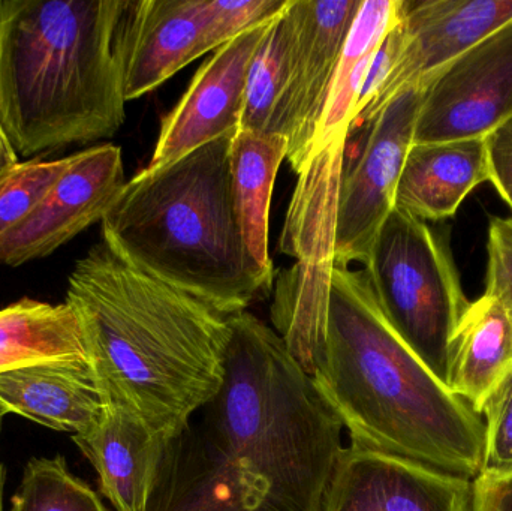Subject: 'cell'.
<instances>
[{
    "mask_svg": "<svg viewBox=\"0 0 512 511\" xmlns=\"http://www.w3.org/2000/svg\"><path fill=\"white\" fill-rule=\"evenodd\" d=\"M9 511H108L99 495L69 471L62 455L30 459Z\"/></svg>",
    "mask_w": 512,
    "mask_h": 511,
    "instance_id": "cell-23",
    "label": "cell"
},
{
    "mask_svg": "<svg viewBox=\"0 0 512 511\" xmlns=\"http://www.w3.org/2000/svg\"><path fill=\"white\" fill-rule=\"evenodd\" d=\"M56 362H90L83 330L68 303L21 299L0 309V374Z\"/></svg>",
    "mask_w": 512,
    "mask_h": 511,
    "instance_id": "cell-21",
    "label": "cell"
},
{
    "mask_svg": "<svg viewBox=\"0 0 512 511\" xmlns=\"http://www.w3.org/2000/svg\"><path fill=\"white\" fill-rule=\"evenodd\" d=\"M511 20L512 0H402V50L358 122L367 125L394 96L409 87L423 86Z\"/></svg>",
    "mask_w": 512,
    "mask_h": 511,
    "instance_id": "cell-11",
    "label": "cell"
},
{
    "mask_svg": "<svg viewBox=\"0 0 512 511\" xmlns=\"http://www.w3.org/2000/svg\"><path fill=\"white\" fill-rule=\"evenodd\" d=\"M68 158L29 159L0 174V240L24 221L59 179Z\"/></svg>",
    "mask_w": 512,
    "mask_h": 511,
    "instance_id": "cell-24",
    "label": "cell"
},
{
    "mask_svg": "<svg viewBox=\"0 0 512 511\" xmlns=\"http://www.w3.org/2000/svg\"><path fill=\"white\" fill-rule=\"evenodd\" d=\"M137 0L0 2V129L17 158L113 137Z\"/></svg>",
    "mask_w": 512,
    "mask_h": 511,
    "instance_id": "cell-3",
    "label": "cell"
},
{
    "mask_svg": "<svg viewBox=\"0 0 512 511\" xmlns=\"http://www.w3.org/2000/svg\"><path fill=\"white\" fill-rule=\"evenodd\" d=\"M65 302L108 404L161 437L182 431L221 389L231 315L129 266L104 240L75 264Z\"/></svg>",
    "mask_w": 512,
    "mask_h": 511,
    "instance_id": "cell-1",
    "label": "cell"
},
{
    "mask_svg": "<svg viewBox=\"0 0 512 511\" xmlns=\"http://www.w3.org/2000/svg\"><path fill=\"white\" fill-rule=\"evenodd\" d=\"M288 0H204L207 50L216 51L237 36L270 23Z\"/></svg>",
    "mask_w": 512,
    "mask_h": 511,
    "instance_id": "cell-25",
    "label": "cell"
},
{
    "mask_svg": "<svg viewBox=\"0 0 512 511\" xmlns=\"http://www.w3.org/2000/svg\"><path fill=\"white\" fill-rule=\"evenodd\" d=\"M363 0H288V75L279 134L288 140L292 171L309 162L331 80Z\"/></svg>",
    "mask_w": 512,
    "mask_h": 511,
    "instance_id": "cell-8",
    "label": "cell"
},
{
    "mask_svg": "<svg viewBox=\"0 0 512 511\" xmlns=\"http://www.w3.org/2000/svg\"><path fill=\"white\" fill-rule=\"evenodd\" d=\"M72 441L95 468L101 494L116 511H146L167 438L129 408L110 404Z\"/></svg>",
    "mask_w": 512,
    "mask_h": 511,
    "instance_id": "cell-14",
    "label": "cell"
},
{
    "mask_svg": "<svg viewBox=\"0 0 512 511\" xmlns=\"http://www.w3.org/2000/svg\"><path fill=\"white\" fill-rule=\"evenodd\" d=\"M489 182L484 138L412 144L400 174L394 209L421 221L456 215L466 197Z\"/></svg>",
    "mask_w": 512,
    "mask_h": 511,
    "instance_id": "cell-17",
    "label": "cell"
},
{
    "mask_svg": "<svg viewBox=\"0 0 512 511\" xmlns=\"http://www.w3.org/2000/svg\"><path fill=\"white\" fill-rule=\"evenodd\" d=\"M471 511H512V471L475 477Z\"/></svg>",
    "mask_w": 512,
    "mask_h": 511,
    "instance_id": "cell-29",
    "label": "cell"
},
{
    "mask_svg": "<svg viewBox=\"0 0 512 511\" xmlns=\"http://www.w3.org/2000/svg\"><path fill=\"white\" fill-rule=\"evenodd\" d=\"M236 134L126 182L102 236L129 266L225 315L246 311L271 282L252 260L237 218L230 149Z\"/></svg>",
    "mask_w": 512,
    "mask_h": 511,
    "instance_id": "cell-4",
    "label": "cell"
},
{
    "mask_svg": "<svg viewBox=\"0 0 512 511\" xmlns=\"http://www.w3.org/2000/svg\"><path fill=\"white\" fill-rule=\"evenodd\" d=\"M512 116V20L423 84L414 144L484 138Z\"/></svg>",
    "mask_w": 512,
    "mask_h": 511,
    "instance_id": "cell-9",
    "label": "cell"
},
{
    "mask_svg": "<svg viewBox=\"0 0 512 511\" xmlns=\"http://www.w3.org/2000/svg\"><path fill=\"white\" fill-rule=\"evenodd\" d=\"M512 366V315L483 296L469 303L457 326L448 389L477 414Z\"/></svg>",
    "mask_w": 512,
    "mask_h": 511,
    "instance_id": "cell-19",
    "label": "cell"
},
{
    "mask_svg": "<svg viewBox=\"0 0 512 511\" xmlns=\"http://www.w3.org/2000/svg\"><path fill=\"white\" fill-rule=\"evenodd\" d=\"M489 182L512 209V116L484 137Z\"/></svg>",
    "mask_w": 512,
    "mask_h": 511,
    "instance_id": "cell-28",
    "label": "cell"
},
{
    "mask_svg": "<svg viewBox=\"0 0 512 511\" xmlns=\"http://www.w3.org/2000/svg\"><path fill=\"white\" fill-rule=\"evenodd\" d=\"M286 153L288 140L283 135L239 129L231 141V182L243 240L259 272L270 282L273 261L268 252V215L277 171Z\"/></svg>",
    "mask_w": 512,
    "mask_h": 511,
    "instance_id": "cell-20",
    "label": "cell"
},
{
    "mask_svg": "<svg viewBox=\"0 0 512 511\" xmlns=\"http://www.w3.org/2000/svg\"><path fill=\"white\" fill-rule=\"evenodd\" d=\"M421 95L423 86L403 90L367 123L360 156L340 180L334 266H366L373 242L394 210L400 174L414 144Z\"/></svg>",
    "mask_w": 512,
    "mask_h": 511,
    "instance_id": "cell-7",
    "label": "cell"
},
{
    "mask_svg": "<svg viewBox=\"0 0 512 511\" xmlns=\"http://www.w3.org/2000/svg\"><path fill=\"white\" fill-rule=\"evenodd\" d=\"M472 480L363 447H343L321 511H471Z\"/></svg>",
    "mask_w": 512,
    "mask_h": 511,
    "instance_id": "cell-12",
    "label": "cell"
},
{
    "mask_svg": "<svg viewBox=\"0 0 512 511\" xmlns=\"http://www.w3.org/2000/svg\"><path fill=\"white\" fill-rule=\"evenodd\" d=\"M6 470L0 464V511H3V492H5Z\"/></svg>",
    "mask_w": 512,
    "mask_h": 511,
    "instance_id": "cell-31",
    "label": "cell"
},
{
    "mask_svg": "<svg viewBox=\"0 0 512 511\" xmlns=\"http://www.w3.org/2000/svg\"><path fill=\"white\" fill-rule=\"evenodd\" d=\"M206 53L204 0H137L126 57V101L152 92Z\"/></svg>",
    "mask_w": 512,
    "mask_h": 511,
    "instance_id": "cell-15",
    "label": "cell"
},
{
    "mask_svg": "<svg viewBox=\"0 0 512 511\" xmlns=\"http://www.w3.org/2000/svg\"><path fill=\"white\" fill-rule=\"evenodd\" d=\"M122 149L89 147L68 164L35 209L0 240V263L20 266L53 254L105 218L125 188Z\"/></svg>",
    "mask_w": 512,
    "mask_h": 511,
    "instance_id": "cell-10",
    "label": "cell"
},
{
    "mask_svg": "<svg viewBox=\"0 0 512 511\" xmlns=\"http://www.w3.org/2000/svg\"><path fill=\"white\" fill-rule=\"evenodd\" d=\"M364 270L391 329L448 387L454 335L469 302L444 243L427 222L394 209Z\"/></svg>",
    "mask_w": 512,
    "mask_h": 511,
    "instance_id": "cell-5",
    "label": "cell"
},
{
    "mask_svg": "<svg viewBox=\"0 0 512 511\" xmlns=\"http://www.w3.org/2000/svg\"><path fill=\"white\" fill-rule=\"evenodd\" d=\"M270 23L222 45L201 65L179 104L165 116L147 167L170 164L210 141L239 131L249 69Z\"/></svg>",
    "mask_w": 512,
    "mask_h": 511,
    "instance_id": "cell-13",
    "label": "cell"
},
{
    "mask_svg": "<svg viewBox=\"0 0 512 511\" xmlns=\"http://www.w3.org/2000/svg\"><path fill=\"white\" fill-rule=\"evenodd\" d=\"M489 263L484 296L501 303L512 315V218H493L489 227Z\"/></svg>",
    "mask_w": 512,
    "mask_h": 511,
    "instance_id": "cell-27",
    "label": "cell"
},
{
    "mask_svg": "<svg viewBox=\"0 0 512 511\" xmlns=\"http://www.w3.org/2000/svg\"><path fill=\"white\" fill-rule=\"evenodd\" d=\"M313 384L351 446L474 480L486 425L403 344L376 303L366 270L334 266Z\"/></svg>",
    "mask_w": 512,
    "mask_h": 511,
    "instance_id": "cell-2",
    "label": "cell"
},
{
    "mask_svg": "<svg viewBox=\"0 0 512 511\" xmlns=\"http://www.w3.org/2000/svg\"><path fill=\"white\" fill-rule=\"evenodd\" d=\"M400 17L402 0H363L361 3L331 80L310 158L322 150L346 144L373 57Z\"/></svg>",
    "mask_w": 512,
    "mask_h": 511,
    "instance_id": "cell-18",
    "label": "cell"
},
{
    "mask_svg": "<svg viewBox=\"0 0 512 511\" xmlns=\"http://www.w3.org/2000/svg\"><path fill=\"white\" fill-rule=\"evenodd\" d=\"M6 414L8 413H6L5 408L0 405V432H2L3 419H5Z\"/></svg>",
    "mask_w": 512,
    "mask_h": 511,
    "instance_id": "cell-32",
    "label": "cell"
},
{
    "mask_svg": "<svg viewBox=\"0 0 512 511\" xmlns=\"http://www.w3.org/2000/svg\"><path fill=\"white\" fill-rule=\"evenodd\" d=\"M0 405L53 431L78 435L107 410L108 399L90 362H56L0 374Z\"/></svg>",
    "mask_w": 512,
    "mask_h": 511,
    "instance_id": "cell-16",
    "label": "cell"
},
{
    "mask_svg": "<svg viewBox=\"0 0 512 511\" xmlns=\"http://www.w3.org/2000/svg\"><path fill=\"white\" fill-rule=\"evenodd\" d=\"M289 35L283 11L268 24L256 50L240 129L256 134H279L280 107L288 75Z\"/></svg>",
    "mask_w": 512,
    "mask_h": 511,
    "instance_id": "cell-22",
    "label": "cell"
},
{
    "mask_svg": "<svg viewBox=\"0 0 512 511\" xmlns=\"http://www.w3.org/2000/svg\"><path fill=\"white\" fill-rule=\"evenodd\" d=\"M342 174L336 165H313L298 174L283 236L285 254L297 258V266L279 282L271 320L307 374L324 341Z\"/></svg>",
    "mask_w": 512,
    "mask_h": 511,
    "instance_id": "cell-6",
    "label": "cell"
},
{
    "mask_svg": "<svg viewBox=\"0 0 512 511\" xmlns=\"http://www.w3.org/2000/svg\"><path fill=\"white\" fill-rule=\"evenodd\" d=\"M486 425V456L484 474H505L512 471V366L484 407Z\"/></svg>",
    "mask_w": 512,
    "mask_h": 511,
    "instance_id": "cell-26",
    "label": "cell"
},
{
    "mask_svg": "<svg viewBox=\"0 0 512 511\" xmlns=\"http://www.w3.org/2000/svg\"><path fill=\"white\" fill-rule=\"evenodd\" d=\"M18 162L20 161H18L17 155H15L12 147L9 146L8 140H6L2 129H0V174L8 170V168L14 167Z\"/></svg>",
    "mask_w": 512,
    "mask_h": 511,
    "instance_id": "cell-30",
    "label": "cell"
}]
</instances>
